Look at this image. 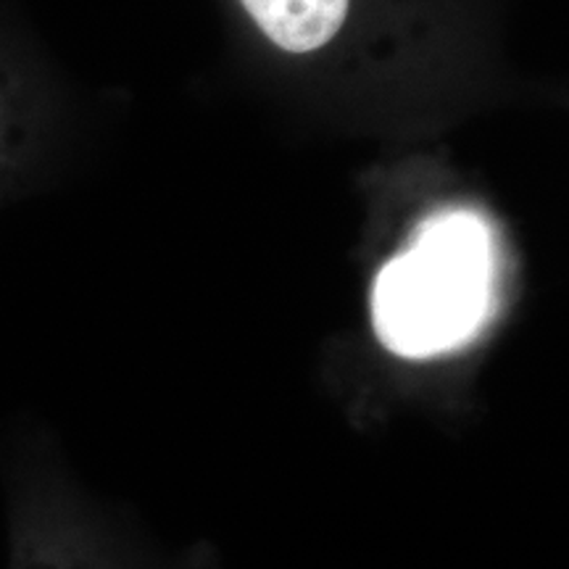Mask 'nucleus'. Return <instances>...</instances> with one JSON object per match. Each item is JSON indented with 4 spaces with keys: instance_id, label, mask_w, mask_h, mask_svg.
<instances>
[{
    "instance_id": "obj_1",
    "label": "nucleus",
    "mask_w": 569,
    "mask_h": 569,
    "mask_svg": "<svg viewBox=\"0 0 569 569\" xmlns=\"http://www.w3.org/2000/svg\"><path fill=\"white\" fill-rule=\"evenodd\" d=\"M493 246L469 211L419 227L415 243L380 269L372 322L380 343L407 359L448 353L478 336L493 298Z\"/></svg>"
},
{
    "instance_id": "obj_2",
    "label": "nucleus",
    "mask_w": 569,
    "mask_h": 569,
    "mask_svg": "<svg viewBox=\"0 0 569 569\" xmlns=\"http://www.w3.org/2000/svg\"><path fill=\"white\" fill-rule=\"evenodd\" d=\"M259 30L288 53H311L343 27L351 0H240Z\"/></svg>"
}]
</instances>
